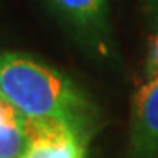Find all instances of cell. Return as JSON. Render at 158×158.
<instances>
[{
    "label": "cell",
    "instance_id": "cell-1",
    "mask_svg": "<svg viewBox=\"0 0 158 158\" xmlns=\"http://www.w3.org/2000/svg\"><path fill=\"white\" fill-rule=\"evenodd\" d=\"M0 91L27 118L63 121L86 146L100 128L90 97L69 76L25 53L0 51Z\"/></svg>",
    "mask_w": 158,
    "mask_h": 158
},
{
    "label": "cell",
    "instance_id": "cell-2",
    "mask_svg": "<svg viewBox=\"0 0 158 158\" xmlns=\"http://www.w3.org/2000/svg\"><path fill=\"white\" fill-rule=\"evenodd\" d=\"M58 19L90 48L109 49V0H46Z\"/></svg>",
    "mask_w": 158,
    "mask_h": 158
},
{
    "label": "cell",
    "instance_id": "cell-3",
    "mask_svg": "<svg viewBox=\"0 0 158 158\" xmlns=\"http://www.w3.org/2000/svg\"><path fill=\"white\" fill-rule=\"evenodd\" d=\"M86 144L55 118H27L19 158H85Z\"/></svg>",
    "mask_w": 158,
    "mask_h": 158
},
{
    "label": "cell",
    "instance_id": "cell-4",
    "mask_svg": "<svg viewBox=\"0 0 158 158\" xmlns=\"http://www.w3.org/2000/svg\"><path fill=\"white\" fill-rule=\"evenodd\" d=\"M125 158H158V79L135 91Z\"/></svg>",
    "mask_w": 158,
    "mask_h": 158
},
{
    "label": "cell",
    "instance_id": "cell-5",
    "mask_svg": "<svg viewBox=\"0 0 158 158\" xmlns=\"http://www.w3.org/2000/svg\"><path fill=\"white\" fill-rule=\"evenodd\" d=\"M27 116L0 91V158H19Z\"/></svg>",
    "mask_w": 158,
    "mask_h": 158
},
{
    "label": "cell",
    "instance_id": "cell-6",
    "mask_svg": "<svg viewBox=\"0 0 158 158\" xmlns=\"http://www.w3.org/2000/svg\"><path fill=\"white\" fill-rule=\"evenodd\" d=\"M146 76L148 81L158 79V32L151 35L149 48H148V58H146Z\"/></svg>",
    "mask_w": 158,
    "mask_h": 158
},
{
    "label": "cell",
    "instance_id": "cell-7",
    "mask_svg": "<svg viewBox=\"0 0 158 158\" xmlns=\"http://www.w3.org/2000/svg\"><path fill=\"white\" fill-rule=\"evenodd\" d=\"M142 7H144V14H146L148 25L153 34L158 32V0H141Z\"/></svg>",
    "mask_w": 158,
    "mask_h": 158
}]
</instances>
